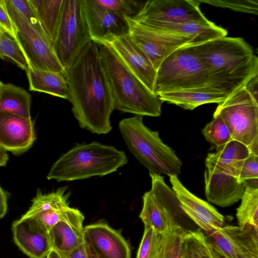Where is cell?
<instances>
[{"instance_id":"37","label":"cell","mask_w":258,"mask_h":258,"mask_svg":"<svg viewBox=\"0 0 258 258\" xmlns=\"http://www.w3.org/2000/svg\"><path fill=\"white\" fill-rule=\"evenodd\" d=\"M8 1L12 6L34 28L40 33L45 36L29 0Z\"/></svg>"},{"instance_id":"39","label":"cell","mask_w":258,"mask_h":258,"mask_svg":"<svg viewBox=\"0 0 258 258\" xmlns=\"http://www.w3.org/2000/svg\"><path fill=\"white\" fill-rule=\"evenodd\" d=\"M253 99L257 101L258 74L251 78L244 87Z\"/></svg>"},{"instance_id":"44","label":"cell","mask_w":258,"mask_h":258,"mask_svg":"<svg viewBox=\"0 0 258 258\" xmlns=\"http://www.w3.org/2000/svg\"><path fill=\"white\" fill-rule=\"evenodd\" d=\"M85 243L88 258H101L93 250L90 245L85 242Z\"/></svg>"},{"instance_id":"38","label":"cell","mask_w":258,"mask_h":258,"mask_svg":"<svg viewBox=\"0 0 258 258\" xmlns=\"http://www.w3.org/2000/svg\"><path fill=\"white\" fill-rule=\"evenodd\" d=\"M0 28L17 41L15 28L8 13L5 0H0Z\"/></svg>"},{"instance_id":"47","label":"cell","mask_w":258,"mask_h":258,"mask_svg":"<svg viewBox=\"0 0 258 258\" xmlns=\"http://www.w3.org/2000/svg\"><path fill=\"white\" fill-rule=\"evenodd\" d=\"M46 258H47V257H46Z\"/></svg>"},{"instance_id":"16","label":"cell","mask_w":258,"mask_h":258,"mask_svg":"<svg viewBox=\"0 0 258 258\" xmlns=\"http://www.w3.org/2000/svg\"><path fill=\"white\" fill-rule=\"evenodd\" d=\"M12 231L15 243L30 258H46L52 249L49 230L33 218L14 221Z\"/></svg>"},{"instance_id":"5","label":"cell","mask_w":258,"mask_h":258,"mask_svg":"<svg viewBox=\"0 0 258 258\" xmlns=\"http://www.w3.org/2000/svg\"><path fill=\"white\" fill-rule=\"evenodd\" d=\"M124 151L93 142L77 144L53 163L48 180L70 181L102 176L116 171L127 163Z\"/></svg>"},{"instance_id":"33","label":"cell","mask_w":258,"mask_h":258,"mask_svg":"<svg viewBox=\"0 0 258 258\" xmlns=\"http://www.w3.org/2000/svg\"><path fill=\"white\" fill-rule=\"evenodd\" d=\"M162 234L152 227H144L136 258H160Z\"/></svg>"},{"instance_id":"14","label":"cell","mask_w":258,"mask_h":258,"mask_svg":"<svg viewBox=\"0 0 258 258\" xmlns=\"http://www.w3.org/2000/svg\"><path fill=\"white\" fill-rule=\"evenodd\" d=\"M83 5L92 41L97 44L109 43L128 32L123 16L99 6L94 0H83Z\"/></svg>"},{"instance_id":"2","label":"cell","mask_w":258,"mask_h":258,"mask_svg":"<svg viewBox=\"0 0 258 258\" xmlns=\"http://www.w3.org/2000/svg\"><path fill=\"white\" fill-rule=\"evenodd\" d=\"M194 46L211 75L209 87L228 96L258 73V58L242 38L221 37Z\"/></svg>"},{"instance_id":"12","label":"cell","mask_w":258,"mask_h":258,"mask_svg":"<svg viewBox=\"0 0 258 258\" xmlns=\"http://www.w3.org/2000/svg\"><path fill=\"white\" fill-rule=\"evenodd\" d=\"M205 235L227 258H258V227L228 225Z\"/></svg>"},{"instance_id":"27","label":"cell","mask_w":258,"mask_h":258,"mask_svg":"<svg viewBox=\"0 0 258 258\" xmlns=\"http://www.w3.org/2000/svg\"><path fill=\"white\" fill-rule=\"evenodd\" d=\"M143 202L139 216L144 227H152L161 234L164 232L170 223L150 190L144 194Z\"/></svg>"},{"instance_id":"18","label":"cell","mask_w":258,"mask_h":258,"mask_svg":"<svg viewBox=\"0 0 258 258\" xmlns=\"http://www.w3.org/2000/svg\"><path fill=\"white\" fill-rule=\"evenodd\" d=\"M36 137L33 121L0 112V148L15 155L28 151Z\"/></svg>"},{"instance_id":"31","label":"cell","mask_w":258,"mask_h":258,"mask_svg":"<svg viewBox=\"0 0 258 258\" xmlns=\"http://www.w3.org/2000/svg\"><path fill=\"white\" fill-rule=\"evenodd\" d=\"M182 258H212L200 228L189 231L185 235Z\"/></svg>"},{"instance_id":"15","label":"cell","mask_w":258,"mask_h":258,"mask_svg":"<svg viewBox=\"0 0 258 258\" xmlns=\"http://www.w3.org/2000/svg\"><path fill=\"white\" fill-rule=\"evenodd\" d=\"M169 180L183 211L205 234L223 226L224 217L213 206L189 191L177 176H170Z\"/></svg>"},{"instance_id":"30","label":"cell","mask_w":258,"mask_h":258,"mask_svg":"<svg viewBox=\"0 0 258 258\" xmlns=\"http://www.w3.org/2000/svg\"><path fill=\"white\" fill-rule=\"evenodd\" d=\"M206 140L218 150L233 140L228 128L221 117L213 114V119L202 130Z\"/></svg>"},{"instance_id":"24","label":"cell","mask_w":258,"mask_h":258,"mask_svg":"<svg viewBox=\"0 0 258 258\" xmlns=\"http://www.w3.org/2000/svg\"><path fill=\"white\" fill-rule=\"evenodd\" d=\"M29 90L69 100L70 91L63 74L29 67L26 71Z\"/></svg>"},{"instance_id":"9","label":"cell","mask_w":258,"mask_h":258,"mask_svg":"<svg viewBox=\"0 0 258 258\" xmlns=\"http://www.w3.org/2000/svg\"><path fill=\"white\" fill-rule=\"evenodd\" d=\"M214 113L223 119L233 140L248 148L258 144V102L244 87L218 104Z\"/></svg>"},{"instance_id":"29","label":"cell","mask_w":258,"mask_h":258,"mask_svg":"<svg viewBox=\"0 0 258 258\" xmlns=\"http://www.w3.org/2000/svg\"><path fill=\"white\" fill-rule=\"evenodd\" d=\"M188 232L179 225L170 224L161 234L160 258H182L183 240Z\"/></svg>"},{"instance_id":"36","label":"cell","mask_w":258,"mask_h":258,"mask_svg":"<svg viewBox=\"0 0 258 258\" xmlns=\"http://www.w3.org/2000/svg\"><path fill=\"white\" fill-rule=\"evenodd\" d=\"M238 180L246 186L258 188V155L251 154L244 160Z\"/></svg>"},{"instance_id":"1","label":"cell","mask_w":258,"mask_h":258,"mask_svg":"<svg viewBox=\"0 0 258 258\" xmlns=\"http://www.w3.org/2000/svg\"><path fill=\"white\" fill-rule=\"evenodd\" d=\"M63 75L72 111L80 126L99 135L110 132L115 102L98 44L89 42Z\"/></svg>"},{"instance_id":"11","label":"cell","mask_w":258,"mask_h":258,"mask_svg":"<svg viewBox=\"0 0 258 258\" xmlns=\"http://www.w3.org/2000/svg\"><path fill=\"white\" fill-rule=\"evenodd\" d=\"M124 17L132 40L145 54L156 71L162 62L175 50L185 45H193L191 37L155 29L133 18Z\"/></svg>"},{"instance_id":"46","label":"cell","mask_w":258,"mask_h":258,"mask_svg":"<svg viewBox=\"0 0 258 258\" xmlns=\"http://www.w3.org/2000/svg\"><path fill=\"white\" fill-rule=\"evenodd\" d=\"M3 84V83H2V82L0 81V93H1V89H2V87Z\"/></svg>"},{"instance_id":"7","label":"cell","mask_w":258,"mask_h":258,"mask_svg":"<svg viewBox=\"0 0 258 258\" xmlns=\"http://www.w3.org/2000/svg\"><path fill=\"white\" fill-rule=\"evenodd\" d=\"M211 77L194 45L179 48L157 70L153 93L156 95L210 86Z\"/></svg>"},{"instance_id":"45","label":"cell","mask_w":258,"mask_h":258,"mask_svg":"<svg viewBox=\"0 0 258 258\" xmlns=\"http://www.w3.org/2000/svg\"><path fill=\"white\" fill-rule=\"evenodd\" d=\"M47 258H65L61 254L54 249H51L46 257Z\"/></svg>"},{"instance_id":"8","label":"cell","mask_w":258,"mask_h":258,"mask_svg":"<svg viewBox=\"0 0 258 258\" xmlns=\"http://www.w3.org/2000/svg\"><path fill=\"white\" fill-rule=\"evenodd\" d=\"M91 41L83 0H64L58 34L52 47L65 70Z\"/></svg>"},{"instance_id":"10","label":"cell","mask_w":258,"mask_h":258,"mask_svg":"<svg viewBox=\"0 0 258 258\" xmlns=\"http://www.w3.org/2000/svg\"><path fill=\"white\" fill-rule=\"evenodd\" d=\"M8 13L15 28L17 42L30 68L64 74L65 70L57 59L48 38L34 28L5 0Z\"/></svg>"},{"instance_id":"25","label":"cell","mask_w":258,"mask_h":258,"mask_svg":"<svg viewBox=\"0 0 258 258\" xmlns=\"http://www.w3.org/2000/svg\"><path fill=\"white\" fill-rule=\"evenodd\" d=\"M41 27L51 44L58 34L64 0H29Z\"/></svg>"},{"instance_id":"34","label":"cell","mask_w":258,"mask_h":258,"mask_svg":"<svg viewBox=\"0 0 258 258\" xmlns=\"http://www.w3.org/2000/svg\"><path fill=\"white\" fill-rule=\"evenodd\" d=\"M99 6L115 13L131 18L141 11L145 2L134 0H94Z\"/></svg>"},{"instance_id":"3","label":"cell","mask_w":258,"mask_h":258,"mask_svg":"<svg viewBox=\"0 0 258 258\" xmlns=\"http://www.w3.org/2000/svg\"><path fill=\"white\" fill-rule=\"evenodd\" d=\"M115 109L136 115L159 116L163 102L128 69L108 43L97 44Z\"/></svg>"},{"instance_id":"40","label":"cell","mask_w":258,"mask_h":258,"mask_svg":"<svg viewBox=\"0 0 258 258\" xmlns=\"http://www.w3.org/2000/svg\"><path fill=\"white\" fill-rule=\"evenodd\" d=\"M9 195V193L3 189L0 185V219L3 218L7 213Z\"/></svg>"},{"instance_id":"22","label":"cell","mask_w":258,"mask_h":258,"mask_svg":"<svg viewBox=\"0 0 258 258\" xmlns=\"http://www.w3.org/2000/svg\"><path fill=\"white\" fill-rule=\"evenodd\" d=\"M142 24L155 29L191 37L193 45L226 36L227 34L225 29L216 25L207 19L201 21L179 23L149 22Z\"/></svg>"},{"instance_id":"43","label":"cell","mask_w":258,"mask_h":258,"mask_svg":"<svg viewBox=\"0 0 258 258\" xmlns=\"http://www.w3.org/2000/svg\"><path fill=\"white\" fill-rule=\"evenodd\" d=\"M8 160L9 156L7 152L0 148V167L5 166Z\"/></svg>"},{"instance_id":"41","label":"cell","mask_w":258,"mask_h":258,"mask_svg":"<svg viewBox=\"0 0 258 258\" xmlns=\"http://www.w3.org/2000/svg\"><path fill=\"white\" fill-rule=\"evenodd\" d=\"M62 255L65 258H88L85 242L70 253Z\"/></svg>"},{"instance_id":"23","label":"cell","mask_w":258,"mask_h":258,"mask_svg":"<svg viewBox=\"0 0 258 258\" xmlns=\"http://www.w3.org/2000/svg\"><path fill=\"white\" fill-rule=\"evenodd\" d=\"M158 96L163 102L190 110L205 104H219L228 96L210 87L163 93Z\"/></svg>"},{"instance_id":"4","label":"cell","mask_w":258,"mask_h":258,"mask_svg":"<svg viewBox=\"0 0 258 258\" xmlns=\"http://www.w3.org/2000/svg\"><path fill=\"white\" fill-rule=\"evenodd\" d=\"M249 155L246 146L233 140L216 152L208 154L204 178L208 202L228 207L240 200L245 185L239 182L238 178L243 162Z\"/></svg>"},{"instance_id":"42","label":"cell","mask_w":258,"mask_h":258,"mask_svg":"<svg viewBox=\"0 0 258 258\" xmlns=\"http://www.w3.org/2000/svg\"><path fill=\"white\" fill-rule=\"evenodd\" d=\"M205 238L212 258H227L206 236Z\"/></svg>"},{"instance_id":"6","label":"cell","mask_w":258,"mask_h":258,"mask_svg":"<svg viewBox=\"0 0 258 258\" xmlns=\"http://www.w3.org/2000/svg\"><path fill=\"white\" fill-rule=\"evenodd\" d=\"M118 127L130 152L149 172L178 176L182 163L174 151L164 144L159 133L147 127L143 116L121 120Z\"/></svg>"},{"instance_id":"19","label":"cell","mask_w":258,"mask_h":258,"mask_svg":"<svg viewBox=\"0 0 258 258\" xmlns=\"http://www.w3.org/2000/svg\"><path fill=\"white\" fill-rule=\"evenodd\" d=\"M84 216L78 209L69 207L60 220L49 230L52 249L66 255L84 242Z\"/></svg>"},{"instance_id":"21","label":"cell","mask_w":258,"mask_h":258,"mask_svg":"<svg viewBox=\"0 0 258 258\" xmlns=\"http://www.w3.org/2000/svg\"><path fill=\"white\" fill-rule=\"evenodd\" d=\"M70 194L66 186L48 194H43L38 189L36 196L32 200L31 207L22 216L37 220L49 230L70 207Z\"/></svg>"},{"instance_id":"13","label":"cell","mask_w":258,"mask_h":258,"mask_svg":"<svg viewBox=\"0 0 258 258\" xmlns=\"http://www.w3.org/2000/svg\"><path fill=\"white\" fill-rule=\"evenodd\" d=\"M200 4L199 0H149L133 18L141 23L203 21L207 18L201 11Z\"/></svg>"},{"instance_id":"28","label":"cell","mask_w":258,"mask_h":258,"mask_svg":"<svg viewBox=\"0 0 258 258\" xmlns=\"http://www.w3.org/2000/svg\"><path fill=\"white\" fill-rule=\"evenodd\" d=\"M240 200L236 214L238 226L250 224L258 227V188L246 186Z\"/></svg>"},{"instance_id":"35","label":"cell","mask_w":258,"mask_h":258,"mask_svg":"<svg viewBox=\"0 0 258 258\" xmlns=\"http://www.w3.org/2000/svg\"><path fill=\"white\" fill-rule=\"evenodd\" d=\"M199 3L225 8L235 11L257 15V0H199Z\"/></svg>"},{"instance_id":"26","label":"cell","mask_w":258,"mask_h":258,"mask_svg":"<svg viewBox=\"0 0 258 258\" xmlns=\"http://www.w3.org/2000/svg\"><path fill=\"white\" fill-rule=\"evenodd\" d=\"M31 95L22 87L8 83L2 85L0 93V112L30 119Z\"/></svg>"},{"instance_id":"32","label":"cell","mask_w":258,"mask_h":258,"mask_svg":"<svg viewBox=\"0 0 258 258\" xmlns=\"http://www.w3.org/2000/svg\"><path fill=\"white\" fill-rule=\"evenodd\" d=\"M0 58L9 59L25 71L29 67L27 58L19 43L1 28Z\"/></svg>"},{"instance_id":"17","label":"cell","mask_w":258,"mask_h":258,"mask_svg":"<svg viewBox=\"0 0 258 258\" xmlns=\"http://www.w3.org/2000/svg\"><path fill=\"white\" fill-rule=\"evenodd\" d=\"M84 242L101 258H131L130 245L118 230L98 222L84 227Z\"/></svg>"},{"instance_id":"20","label":"cell","mask_w":258,"mask_h":258,"mask_svg":"<svg viewBox=\"0 0 258 258\" xmlns=\"http://www.w3.org/2000/svg\"><path fill=\"white\" fill-rule=\"evenodd\" d=\"M128 69L153 93L157 71L128 32L108 43Z\"/></svg>"}]
</instances>
